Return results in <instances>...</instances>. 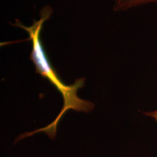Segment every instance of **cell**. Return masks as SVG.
Returning <instances> with one entry per match:
<instances>
[{
  "label": "cell",
  "instance_id": "obj_2",
  "mask_svg": "<svg viewBox=\"0 0 157 157\" xmlns=\"http://www.w3.org/2000/svg\"><path fill=\"white\" fill-rule=\"evenodd\" d=\"M149 4L157 5V0H113V10L114 12H122Z\"/></svg>",
  "mask_w": 157,
  "mask_h": 157
},
{
  "label": "cell",
  "instance_id": "obj_3",
  "mask_svg": "<svg viewBox=\"0 0 157 157\" xmlns=\"http://www.w3.org/2000/svg\"><path fill=\"white\" fill-rule=\"evenodd\" d=\"M143 113H144L146 116H147V117H149L152 118V119H154L157 123V109L155 110V111L143 112Z\"/></svg>",
  "mask_w": 157,
  "mask_h": 157
},
{
  "label": "cell",
  "instance_id": "obj_1",
  "mask_svg": "<svg viewBox=\"0 0 157 157\" xmlns=\"http://www.w3.org/2000/svg\"><path fill=\"white\" fill-rule=\"evenodd\" d=\"M39 13H40V18L38 21H34V23L30 26H25L17 19L16 20V22L13 25L24 29L28 32L29 35V40L32 42V50L30 54V59L34 64L36 72L43 78L48 79L50 83L53 85L59 93L61 94L63 100V105L61 111L57 116L56 119L50 124L36 129L33 132L23 133L20 135L17 140H21L25 137L31 136L32 135L39 132L45 133L50 138L53 140L56 136L58 124L68 111L73 110L78 112L89 113L93 111L95 107V105L92 102L82 99L77 95L78 90L84 87L85 83V78H77L72 84H66L63 83L61 78L59 77L56 70L52 67L40 38L43 25L52 14V7L49 5L44 6Z\"/></svg>",
  "mask_w": 157,
  "mask_h": 157
}]
</instances>
